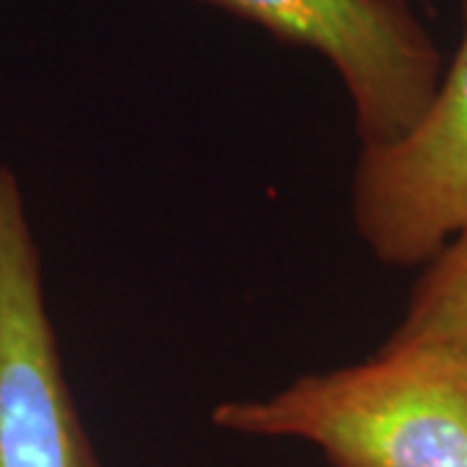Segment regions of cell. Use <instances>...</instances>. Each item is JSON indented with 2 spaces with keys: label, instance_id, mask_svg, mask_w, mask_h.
Returning <instances> with one entry per match:
<instances>
[{
  "label": "cell",
  "instance_id": "obj_2",
  "mask_svg": "<svg viewBox=\"0 0 467 467\" xmlns=\"http://www.w3.org/2000/svg\"><path fill=\"white\" fill-rule=\"evenodd\" d=\"M322 55L348 88L364 149L392 146L429 109L441 55L410 0H202Z\"/></svg>",
  "mask_w": 467,
  "mask_h": 467
},
{
  "label": "cell",
  "instance_id": "obj_6",
  "mask_svg": "<svg viewBox=\"0 0 467 467\" xmlns=\"http://www.w3.org/2000/svg\"><path fill=\"white\" fill-rule=\"evenodd\" d=\"M420 3H429V0H420Z\"/></svg>",
  "mask_w": 467,
  "mask_h": 467
},
{
  "label": "cell",
  "instance_id": "obj_3",
  "mask_svg": "<svg viewBox=\"0 0 467 467\" xmlns=\"http://www.w3.org/2000/svg\"><path fill=\"white\" fill-rule=\"evenodd\" d=\"M0 467H99L66 382L32 223L5 164H0Z\"/></svg>",
  "mask_w": 467,
  "mask_h": 467
},
{
  "label": "cell",
  "instance_id": "obj_1",
  "mask_svg": "<svg viewBox=\"0 0 467 467\" xmlns=\"http://www.w3.org/2000/svg\"><path fill=\"white\" fill-rule=\"evenodd\" d=\"M213 423L304 439L333 467H467V356L384 343L364 364L301 377L265 400L221 402Z\"/></svg>",
  "mask_w": 467,
  "mask_h": 467
},
{
  "label": "cell",
  "instance_id": "obj_4",
  "mask_svg": "<svg viewBox=\"0 0 467 467\" xmlns=\"http://www.w3.org/2000/svg\"><path fill=\"white\" fill-rule=\"evenodd\" d=\"M462 16L460 50L416 128L358 159L356 229L392 265L429 263L467 232V0Z\"/></svg>",
  "mask_w": 467,
  "mask_h": 467
},
{
  "label": "cell",
  "instance_id": "obj_5",
  "mask_svg": "<svg viewBox=\"0 0 467 467\" xmlns=\"http://www.w3.org/2000/svg\"><path fill=\"white\" fill-rule=\"evenodd\" d=\"M387 346H441L467 356V232L429 260Z\"/></svg>",
  "mask_w": 467,
  "mask_h": 467
}]
</instances>
